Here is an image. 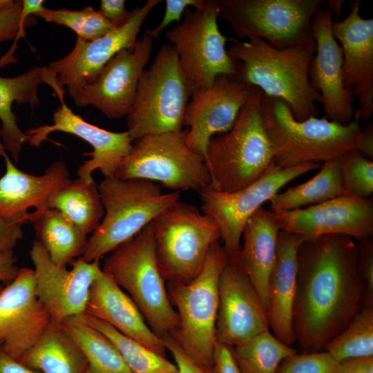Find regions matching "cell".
Returning a JSON list of instances; mask_svg holds the SVG:
<instances>
[{
  "label": "cell",
  "instance_id": "6da1fadb",
  "mask_svg": "<svg viewBox=\"0 0 373 373\" xmlns=\"http://www.w3.org/2000/svg\"><path fill=\"white\" fill-rule=\"evenodd\" d=\"M292 327L300 353L324 351L363 306L358 246L341 234L309 238L298 251Z\"/></svg>",
  "mask_w": 373,
  "mask_h": 373
},
{
  "label": "cell",
  "instance_id": "7a4b0ae2",
  "mask_svg": "<svg viewBox=\"0 0 373 373\" xmlns=\"http://www.w3.org/2000/svg\"><path fill=\"white\" fill-rule=\"evenodd\" d=\"M229 41L227 52L236 62L237 76L265 95L283 100L296 120L316 117V104H322V98L309 77L314 41L287 48H275L257 37Z\"/></svg>",
  "mask_w": 373,
  "mask_h": 373
},
{
  "label": "cell",
  "instance_id": "3957f363",
  "mask_svg": "<svg viewBox=\"0 0 373 373\" xmlns=\"http://www.w3.org/2000/svg\"><path fill=\"white\" fill-rule=\"evenodd\" d=\"M261 115L274 162L282 169L340 157L356 149L362 131L356 118L346 125L325 117L298 121L283 100L264 94Z\"/></svg>",
  "mask_w": 373,
  "mask_h": 373
},
{
  "label": "cell",
  "instance_id": "277c9868",
  "mask_svg": "<svg viewBox=\"0 0 373 373\" xmlns=\"http://www.w3.org/2000/svg\"><path fill=\"white\" fill-rule=\"evenodd\" d=\"M262 92L252 86L233 125L209 140L204 156L210 175L208 187L238 191L259 178L274 162L261 115Z\"/></svg>",
  "mask_w": 373,
  "mask_h": 373
},
{
  "label": "cell",
  "instance_id": "5b68a950",
  "mask_svg": "<svg viewBox=\"0 0 373 373\" xmlns=\"http://www.w3.org/2000/svg\"><path fill=\"white\" fill-rule=\"evenodd\" d=\"M98 189L104 216L80 257L86 262L99 260L133 238L181 196L180 191L162 193L151 181L115 176L104 178Z\"/></svg>",
  "mask_w": 373,
  "mask_h": 373
},
{
  "label": "cell",
  "instance_id": "8992f818",
  "mask_svg": "<svg viewBox=\"0 0 373 373\" xmlns=\"http://www.w3.org/2000/svg\"><path fill=\"white\" fill-rule=\"evenodd\" d=\"M102 269L128 293L156 335L175 331L179 317L158 266L151 222L112 251Z\"/></svg>",
  "mask_w": 373,
  "mask_h": 373
},
{
  "label": "cell",
  "instance_id": "52a82bcc",
  "mask_svg": "<svg viewBox=\"0 0 373 373\" xmlns=\"http://www.w3.org/2000/svg\"><path fill=\"white\" fill-rule=\"evenodd\" d=\"M227 256L220 240L210 248L199 274L186 283H169V296L179 324L171 335L193 360L213 368L218 309V285Z\"/></svg>",
  "mask_w": 373,
  "mask_h": 373
},
{
  "label": "cell",
  "instance_id": "ba28073f",
  "mask_svg": "<svg viewBox=\"0 0 373 373\" xmlns=\"http://www.w3.org/2000/svg\"><path fill=\"white\" fill-rule=\"evenodd\" d=\"M161 274L169 283H186L201 271L211 247L220 240L214 220L180 200L151 222Z\"/></svg>",
  "mask_w": 373,
  "mask_h": 373
},
{
  "label": "cell",
  "instance_id": "9c48e42d",
  "mask_svg": "<svg viewBox=\"0 0 373 373\" xmlns=\"http://www.w3.org/2000/svg\"><path fill=\"white\" fill-rule=\"evenodd\" d=\"M190 96L176 51L169 44L162 45L142 73L127 115L132 140L181 131Z\"/></svg>",
  "mask_w": 373,
  "mask_h": 373
},
{
  "label": "cell",
  "instance_id": "30bf717a",
  "mask_svg": "<svg viewBox=\"0 0 373 373\" xmlns=\"http://www.w3.org/2000/svg\"><path fill=\"white\" fill-rule=\"evenodd\" d=\"M183 20L165 37L176 51L191 96L210 88L222 75H236V62L229 55L227 37L218 25V0H204L200 8L184 12Z\"/></svg>",
  "mask_w": 373,
  "mask_h": 373
},
{
  "label": "cell",
  "instance_id": "8fae6325",
  "mask_svg": "<svg viewBox=\"0 0 373 373\" xmlns=\"http://www.w3.org/2000/svg\"><path fill=\"white\" fill-rule=\"evenodd\" d=\"M325 1L218 0V6L238 39L257 37L287 48L314 41L312 20Z\"/></svg>",
  "mask_w": 373,
  "mask_h": 373
},
{
  "label": "cell",
  "instance_id": "7c38bea8",
  "mask_svg": "<svg viewBox=\"0 0 373 373\" xmlns=\"http://www.w3.org/2000/svg\"><path fill=\"white\" fill-rule=\"evenodd\" d=\"M186 133L170 132L134 140L115 176L159 182L180 192L209 186L211 178L204 157L187 146Z\"/></svg>",
  "mask_w": 373,
  "mask_h": 373
},
{
  "label": "cell",
  "instance_id": "4fadbf2b",
  "mask_svg": "<svg viewBox=\"0 0 373 373\" xmlns=\"http://www.w3.org/2000/svg\"><path fill=\"white\" fill-rule=\"evenodd\" d=\"M321 166L307 163L282 169L273 162L259 178L238 191L220 192L208 186L200 191L201 211L218 224L227 257L239 251L245 224L263 203L292 180Z\"/></svg>",
  "mask_w": 373,
  "mask_h": 373
},
{
  "label": "cell",
  "instance_id": "5bb4252c",
  "mask_svg": "<svg viewBox=\"0 0 373 373\" xmlns=\"http://www.w3.org/2000/svg\"><path fill=\"white\" fill-rule=\"evenodd\" d=\"M161 0H149L131 11L128 21L93 41L77 39L73 50L64 57L50 62L47 68L56 79L54 90L59 97L65 87L71 98L92 83L103 67L121 50L133 48L142 23Z\"/></svg>",
  "mask_w": 373,
  "mask_h": 373
},
{
  "label": "cell",
  "instance_id": "9a60e30c",
  "mask_svg": "<svg viewBox=\"0 0 373 373\" xmlns=\"http://www.w3.org/2000/svg\"><path fill=\"white\" fill-rule=\"evenodd\" d=\"M30 256L34 265L36 294L52 322L59 325L84 314L90 287L102 271L99 260L86 262L79 257L70 269L60 267L37 240Z\"/></svg>",
  "mask_w": 373,
  "mask_h": 373
},
{
  "label": "cell",
  "instance_id": "2e32d148",
  "mask_svg": "<svg viewBox=\"0 0 373 373\" xmlns=\"http://www.w3.org/2000/svg\"><path fill=\"white\" fill-rule=\"evenodd\" d=\"M152 48L153 39L144 34L133 48L119 51L103 67L96 79L73 97L75 104L92 106L109 119L127 116Z\"/></svg>",
  "mask_w": 373,
  "mask_h": 373
},
{
  "label": "cell",
  "instance_id": "e0dca14e",
  "mask_svg": "<svg viewBox=\"0 0 373 373\" xmlns=\"http://www.w3.org/2000/svg\"><path fill=\"white\" fill-rule=\"evenodd\" d=\"M266 329H269L266 312L237 252L228 257L220 276L217 343L232 347Z\"/></svg>",
  "mask_w": 373,
  "mask_h": 373
},
{
  "label": "cell",
  "instance_id": "ac0fdd59",
  "mask_svg": "<svg viewBox=\"0 0 373 373\" xmlns=\"http://www.w3.org/2000/svg\"><path fill=\"white\" fill-rule=\"evenodd\" d=\"M251 87L236 75H222L210 88L194 94L184 116V126L189 127L186 133L187 146L204 156L211 138L232 127Z\"/></svg>",
  "mask_w": 373,
  "mask_h": 373
},
{
  "label": "cell",
  "instance_id": "d6986e66",
  "mask_svg": "<svg viewBox=\"0 0 373 373\" xmlns=\"http://www.w3.org/2000/svg\"><path fill=\"white\" fill-rule=\"evenodd\" d=\"M51 322L36 294L34 269L20 268L17 277L0 292L1 349L19 360Z\"/></svg>",
  "mask_w": 373,
  "mask_h": 373
},
{
  "label": "cell",
  "instance_id": "ffe728a7",
  "mask_svg": "<svg viewBox=\"0 0 373 373\" xmlns=\"http://www.w3.org/2000/svg\"><path fill=\"white\" fill-rule=\"evenodd\" d=\"M281 230L309 238L341 234L358 240L373 235V200L350 195L306 208L275 212Z\"/></svg>",
  "mask_w": 373,
  "mask_h": 373
},
{
  "label": "cell",
  "instance_id": "44dd1931",
  "mask_svg": "<svg viewBox=\"0 0 373 373\" xmlns=\"http://www.w3.org/2000/svg\"><path fill=\"white\" fill-rule=\"evenodd\" d=\"M61 106L53 113L52 124L39 126L27 131L28 142L39 147L55 131L75 135L93 148L92 158L84 161L77 170L79 178L89 183L94 180L92 173L99 169L104 178L115 176L122 160L129 153L133 140L128 131L112 132L86 122L75 114L65 104L64 96L59 97Z\"/></svg>",
  "mask_w": 373,
  "mask_h": 373
},
{
  "label": "cell",
  "instance_id": "7402d4cb",
  "mask_svg": "<svg viewBox=\"0 0 373 373\" xmlns=\"http://www.w3.org/2000/svg\"><path fill=\"white\" fill-rule=\"evenodd\" d=\"M361 4L353 1L345 19L333 20L332 31L342 50L344 84L358 101L354 118L365 121L373 112V19L361 16Z\"/></svg>",
  "mask_w": 373,
  "mask_h": 373
},
{
  "label": "cell",
  "instance_id": "603a6c76",
  "mask_svg": "<svg viewBox=\"0 0 373 373\" xmlns=\"http://www.w3.org/2000/svg\"><path fill=\"white\" fill-rule=\"evenodd\" d=\"M333 16L320 8L312 20L316 52L310 64L309 77L322 98L325 118L346 125L354 119L353 95L343 82V53L332 31Z\"/></svg>",
  "mask_w": 373,
  "mask_h": 373
},
{
  "label": "cell",
  "instance_id": "cb8c5ba5",
  "mask_svg": "<svg viewBox=\"0 0 373 373\" xmlns=\"http://www.w3.org/2000/svg\"><path fill=\"white\" fill-rule=\"evenodd\" d=\"M0 156L6 160V171L0 178V213L21 224L32 222L48 209L50 197L70 180L64 162H55L41 175L22 171L11 162L0 140Z\"/></svg>",
  "mask_w": 373,
  "mask_h": 373
},
{
  "label": "cell",
  "instance_id": "d4e9b609",
  "mask_svg": "<svg viewBox=\"0 0 373 373\" xmlns=\"http://www.w3.org/2000/svg\"><path fill=\"white\" fill-rule=\"evenodd\" d=\"M309 237L283 230L278 233L276 258L268 287L266 313L269 329L281 342L296 343L292 327L293 306L296 289L298 251Z\"/></svg>",
  "mask_w": 373,
  "mask_h": 373
},
{
  "label": "cell",
  "instance_id": "484cf974",
  "mask_svg": "<svg viewBox=\"0 0 373 373\" xmlns=\"http://www.w3.org/2000/svg\"><path fill=\"white\" fill-rule=\"evenodd\" d=\"M84 313L165 356L162 339L149 327L130 296L102 269L90 287Z\"/></svg>",
  "mask_w": 373,
  "mask_h": 373
},
{
  "label": "cell",
  "instance_id": "4316f807",
  "mask_svg": "<svg viewBox=\"0 0 373 373\" xmlns=\"http://www.w3.org/2000/svg\"><path fill=\"white\" fill-rule=\"evenodd\" d=\"M281 230L277 214L260 207L243 229L238 256L240 265L257 291L267 313L268 281L275 264L278 233Z\"/></svg>",
  "mask_w": 373,
  "mask_h": 373
},
{
  "label": "cell",
  "instance_id": "83f0119b",
  "mask_svg": "<svg viewBox=\"0 0 373 373\" xmlns=\"http://www.w3.org/2000/svg\"><path fill=\"white\" fill-rule=\"evenodd\" d=\"M52 76L47 66L35 67L14 77L0 76V140L3 148L15 162L28 136L19 127L12 105L14 102L18 105L29 104L32 107L39 105V86L41 83L49 84Z\"/></svg>",
  "mask_w": 373,
  "mask_h": 373
},
{
  "label": "cell",
  "instance_id": "f1b7e54d",
  "mask_svg": "<svg viewBox=\"0 0 373 373\" xmlns=\"http://www.w3.org/2000/svg\"><path fill=\"white\" fill-rule=\"evenodd\" d=\"M19 361L41 373H84L87 365L77 345L52 322Z\"/></svg>",
  "mask_w": 373,
  "mask_h": 373
},
{
  "label": "cell",
  "instance_id": "f546056e",
  "mask_svg": "<svg viewBox=\"0 0 373 373\" xmlns=\"http://www.w3.org/2000/svg\"><path fill=\"white\" fill-rule=\"evenodd\" d=\"M32 222L38 240L52 262L65 267L74 258L81 257L88 241L85 234L59 211L48 209Z\"/></svg>",
  "mask_w": 373,
  "mask_h": 373
},
{
  "label": "cell",
  "instance_id": "4dcf8cb0",
  "mask_svg": "<svg viewBox=\"0 0 373 373\" xmlns=\"http://www.w3.org/2000/svg\"><path fill=\"white\" fill-rule=\"evenodd\" d=\"M48 209L59 211L85 234L93 233L104 216L98 186L77 178L70 180L49 198Z\"/></svg>",
  "mask_w": 373,
  "mask_h": 373
},
{
  "label": "cell",
  "instance_id": "1f68e13d",
  "mask_svg": "<svg viewBox=\"0 0 373 373\" xmlns=\"http://www.w3.org/2000/svg\"><path fill=\"white\" fill-rule=\"evenodd\" d=\"M59 325L83 352L87 362L84 373H131L111 341L81 315Z\"/></svg>",
  "mask_w": 373,
  "mask_h": 373
},
{
  "label": "cell",
  "instance_id": "d6a6232c",
  "mask_svg": "<svg viewBox=\"0 0 373 373\" xmlns=\"http://www.w3.org/2000/svg\"><path fill=\"white\" fill-rule=\"evenodd\" d=\"M318 173L305 183L277 193L269 201L274 212L314 205L345 195L341 173V157L324 162Z\"/></svg>",
  "mask_w": 373,
  "mask_h": 373
},
{
  "label": "cell",
  "instance_id": "836d02e7",
  "mask_svg": "<svg viewBox=\"0 0 373 373\" xmlns=\"http://www.w3.org/2000/svg\"><path fill=\"white\" fill-rule=\"evenodd\" d=\"M82 317L106 336L118 350L131 373H178L175 363L126 336L107 323L84 313Z\"/></svg>",
  "mask_w": 373,
  "mask_h": 373
},
{
  "label": "cell",
  "instance_id": "e575fe53",
  "mask_svg": "<svg viewBox=\"0 0 373 373\" xmlns=\"http://www.w3.org/2000/svg\"><path fill=\"white\" fill-rule=\"evenodd\" d=\"M240 373H276L281 361L297 350L266 329L247 341L231 347Z\"/></svg>",
  "mask_w": 373,
  "mask_h": 373
},
{
  "label": "cell",
  "instance_id": "d590c367",
  "mask_svg": "<svg viewBox=\"0 0 373 373\" xmlns=\"http://www.w3.org/2000/svg\"><path fill=\"white\" fill-rule=\"evenodd\" d=\"M335 361L373 356V305H363L347 326L325 347Z\"/></svg>",
  "mask_w": 373,
  "mask_h": 373
},
{
  "label": "cell",
  "instance_id": "8d00e7d4",
  "mask_svg": "<svg viewBox=\"0 0 373 373\" xmlns=\"http://www.w3.org/2000/svg\"><path fill=\"white\" fill-rule=\"evenodd\" d=\"M34 16L44 19L48 22L65 26L73 30L77 39L93 41L100 38L115 27L99 12L91 6L80 10L61 8L56 10L46 7Z\"/></svg>",
  "mask_w": 373,
  "mask_h": 373
},
{
  "label": "cell",
  "instance_id": "74e56055",
  "mask_svg": "<svg viewBox=\"0 0 373 373\" xmlns=\"http://www.w3.org/2000/svg\"><path fill=\"white\" fill-rule=\"evenodd\" d=\"M341 173L345 194L367 198L373 193V162L356 149L341 156Z\"/></svg>",
  "mask_w": 373,
  "mask_h": 373
},
{
  "label": "cell",
  "instance_id": "f35d334b",
  "mask_svg": "<svg viewBox=\"0 0 373 373\" xmlns=\"http://www.w3.org/2000/svg\"><path fill=\"white\" fill-rule=\"evenodd\" d=\"M23 1H15L9 8L0 11V43L15 39L10 50L1 57L6 64L15 61L14 52L16 43L21 37L26 35L24 28L37 21L22 9Z\"/></svg>",
  "mask_w": 373,
  "mask_h": 373
},
{
  "label": "cell",
  "instance_id": "ab89813d",
  "mask_svg": "<svg viewBox=\"0 0 373 373\" xmlns=\"http://www.w3.org/2000/svg\"><path fill=\"white\" fill-rule=\"evenodd\" d=\"M338 362L325 351L296 353L279 364L276 373H335Z\"/></svg>",
  "mask_w": 373,
  "mask_h": 373
},
{
  "label": "cell",
  "instance_id": "60d3db41",
  "mask_svg": "<svg viewBox=\"0 0 373 373\" xmlns=\"http://www.w3.org/2000/svg\"><path fill=\"white\" fill-rule=\"evenodd\" d=\"M358 269L365 283L363 305H373V240H358Z\"/></svg>",
  "mask_w": 373,
  "mask_h": 373
},
{
  "label": "cell",
  "instance_id": "b9f144b4",
  "mask_svg": "<svg viewBox=\"0 0 373 373\" xmlns=\"http://www.w3.org/2000/svg\"><path fill=\"white\" fill-rule=\"evenodd\" d=\"M204 1V0H166L164 15L161 22L155 28L146 30L144 34L152 39H157L172 22L180 23L182 15L188 8H200Z\"/></svg>",
  "mask_w": 373,
  "mask_h": 373
},
{
  "label": "cell",
  "instance_id": "7bdbcfd3",
  "mask_svg": "<svg viewBox=\"0 0 373 373\" xmlns=\"http://www.w3.org/2000/svg\"><path fill=\"white\" fill-rule=\"evenodd\" d=\"M166 350L173 356L178 373H216L213 368L203 366L189 357L171 335L162 338Z\"/></svg>",
  "mask_w": 373,
  "mask_h": 373
},
{
  "label": "cell",
  "instance_id": "ee69618b",
  "mask_svg": "<svg viewBox=\"0 0 373 373\" xmlns=\"http://www.w3.org/2000/svg\"><path fill=\"white\" fill-rule=\"evenodd\" d=\"M125 4L124 0H102L99 12L115 28H118L124 25L131 15Z\"/></svg>",
  "mask_w": 373,
  "mask_h": 373
},
{
  "label": "cell",
  "instance_id": "f6af8a7d",
  "mask_svg": "<svg viewBox=\"0 0 373 373\" xmlns=\"http://www.w3.org/2000/svg\"><path fill=\"white\" fill-rule=\"evenodd\" d=\"M21 224L0 213V251L13 250L23 236Z\"/></svg>",
  "mask_w": 373,
  "mask_h": 373
},
{
  "label": "cell",
  "instance_id": "bcb514c9",
  "mask_svg": "<svg viewBox=\"0 0 373 373\" xmlns=\"http://www.w3.org/2000/svg\"><path fill=\"white\" fill-rule=\"evenodd\" d=\"M213 368L216 373H240L231 347L220 343H216L213 352Z\"/></svg>",
  "mask_w": 373,
  "mask_h": 373
},
{
  "label": "cell",
  "instance_id": "7dc6e473",
  "mask_svg": "<svg viewBox=\"0 0 373 373\" xmlns=\"http://www.w3.org/2000/svg\"><path fill=\"white\" fill-rule=\"evenodd\" d=\"M335 373H373V356L351 358L339 362Z\"/></svg>",
  "mask_w": 373,
  "mask_h": 373
},
{
  "label": "cell",
  "instance_id": "c3c4849f",
  "mask_svg": "<svg viewBox=\"0 0 373 373\" xmlns=\"http://www.w3.org/2000/svg\"><path fill=\"white\" fill-rule=\"evenodd\" d=\"M15 262L13 250L0 251V282L8 285L17 277L20 268Z\"/></svg>",
  "mask_w": 373,
  "mask_h": 373
},
{
  "label": "cell",
  "instance_id": "681fc988",
  "mask_svg": "<svg viewBox=\"0 0 373 373\" xmlns=\"http://www.w3.org/2000/svg\"><path fill=\"white\" fill-rule=\"evenodd\" d=\"M0 373H41L4 352L0 348Z\"/></svg>",
  "mask_w": 373,
  "mask_h": 373
},
{
  "label": "cell",
  "instance_id": "f907efd6",
  "mask_svg": "<svg viewBox=\"0 0 373 373\" xmlns=\"http://www.w3.org/2000/svg\"><path fill=\"white\" fill-rule=\"evenodd\" d=\"M370 160H373V126L370 122L364 130H362L358 146L356 149Z\"/></svg>",
  "mask_w": 373,
  "mask_h": 373
},
{
  "label": "cell",
  "instance_id": "816d5d0a",
  "mask_svg": "<svg viewBox=\"0 0 373 373\" xmlns=\"http://www.w3.org/2000/svg\"><path fill=\"white\" fill-rule=\"evenodd\" d=\"M344 1L342 0H329L325 1V3L327 5V8L331 12L332 16H334L337 21L343 10Z\"/></svg>",
  "mask_w": 373,
  "mask_h": 373
},
{
  "label": "cell",
  "instance_id": "f5cc1de1",
  "mask_svg": "<svg viewBox=\"0 0 373 373\" xmlns=\"http://www.w3.org/2000/svg\"><path fill=\"white\" fill-rule=\"evenodd\" d=\"M14 1L13 0H0V11L10 7Z\"/></svg>",
  "mask_w": 373,
  "mask_h": 373
},
{
  "label": "cell",
  "instance_id": "db71d44e",
  "mask_svg": "<svg viewBox=\"0 0 373 373\" xmlns=\"http://www.w3.org/2000/svg\"><path fill=\"white\" fill-rule=\"evenodd\" d=\"M3 286L0 285V292L1 291V290L3 289Z\"/></svg>",
  "mask_w": 373,
  "mask_h": 373
},
{
  "label": "cell",
  "instance_id": "11a10c76",
  "mask_svg": "<svg viewBox=\"0 0 373 373\" xmlns=\"http://www.w3.org/2000/svg\"><path fill=\"white\" fill-rule=\"evenodd\" d=\"M1 343H0V348H1Z\"/></svg>",
  "mask_w": 373,
  "mask_h": 373
}]
</instances>
